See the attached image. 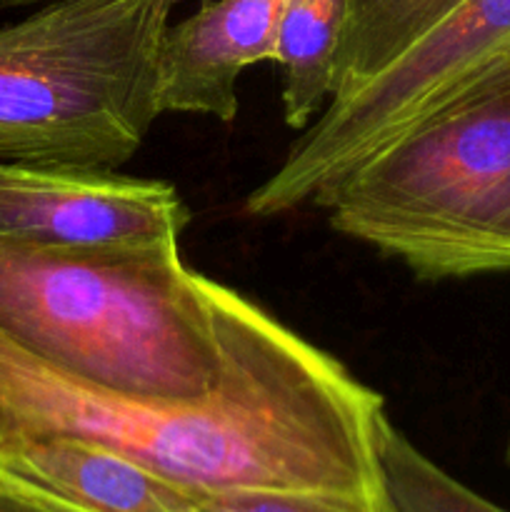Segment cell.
I'll use <instances>...</instances> for the list:
<instances>
[{
    "label": "cell",
    "instance_id": "6da1fadb",
    "mask_svg": "<svg viewBox=\"0 0 510 512\" xmlns=\"http://www.w3.org/2000/svg\"><path fill=\"white\" fill-rule=\"evenodd\" d=\"M223 368L205 398L113 393L0 335V453L43 438L115 450L198 495L340 490L385 495L383 398L335 355L213 280Z\"/></svg>",
    "mask_w": 510,
    "mask_h": 512
},
{
    "label": "cell",
    "instance_id": "7a4b0ae2",
    "mask_svg": "<svg viewBox=\"0 0 510 512\" xmlns=\"http://www.w3.org/2000/svg\"><path fill=\"white\" fill-rule=\"evenodd\" d=\"M0 335L133 398H205L223 368L213 278L180 248L83 253L0 238Z\"/></svg>",
    "mask_w": 510,
    "mask_h": 512
},
{
    "label": "cell",
    "instance_id": "3957f363",
    "mask_svg": "<svg viewBox=\"0 0 510 512\" xmlns=\"http://www.w3.org/2000/svg\"><path fill=\"white\" fill-rule=\"evenodd\" d=\"M310 203L420 280L510 273V70L473 85Z\"/></svg>",
    "mask_w": 510,
    "mask_h": 512
},
{
    "label": "cell",
    "instance_id": "277c9868",
    "mask_svg": "<svg viewBox=\"0 0 510 512\" xmlns=\"http://www.w3.org/2000/svg\"><path fill=\"white\" fill-rule=\"evenodd\" d=\"M180 0H48L0 28V160L115 170L160 118L158 55Z\"/></svg>",
    "mask_w": 510,
    "mask_h": 512
},
{
    "label": "cell",
    "instance_id": "5b68a950",
    "mask_svg": "<svg viewBox=\"0 0 510 512\" xmlns=\"http://www.w3.org/2000/svg\"><path fill=\"white\" fill-rule=\"evenodd\" d=\"M503 70H510V0H463L375 78L335 95L250 190L245 213L273 218L310 203L330 180Z\"/></svg>",
    "mask_w": 510,
    "mask_h": 512
},
{
    "label": "cell",
    "instance_id": "8992f818",
    "mask_svg": "<svg viewBox=\"0 0 510 512\" xmlns=\"http://www.w3.org/2000/svg\"><path fill=\"white\" fill-rule=\"evenodd\" d=\"M190 210L165 180L0 160V238L83 253L180 248Z\"/></svg>",
    "mask_w": 510,
    "mask_h": 512
},
{
    "label": "cell",
    "instance_id": "52a82bcc",
    "mask_svg": "<svg viewBox=\"0 0 510 512\" xmlns=\"http://www.w3.org/2000/svg\"><path fill=\"white\" fill-rule=\"evenodd\" d=\"M288 0H203L170 23L158 55L160 113L238 118V80L245 68L275 60Z\"/></svg>",
    "mask_w": 510,
    "mask_h": 512
},
{
    "label": "cell",
    "instance_id": "ba28073f",
    "mask_svg": "<svg viewBox=\"0 0 510 512\" xmlns=\"http://www.w3.org/2000/svg\"><path fill=\"white\" fill-rule=\"evenodd\" d=\"M0 470L85 512H195L203 495L145 465L75 438H43L0 453Z\"/></svg>",
    "mask_w": 510,
    "mask_h": 512
},
{
    "label": "cell",
    "instance_id": "9c48e42d",
    "mask_svg": "<svg viewBox=\"0 0 510 512\" xmlns=\"http://www.w3.org/2000/svg\"><path fill=\"white\" fill-rule=\"evenodd\" d=\"M348 28V0H288L273 63L283 70L280 100L288 128L305 130L335 95Z\"/></svg>",
    "mask_w": 510,
    "mask_h": 512
},
{
    "label": "cell",
    "instance_id": "30bf717a",
    "mask_svg": "<svg viewBox=\"0 0 510 512\" xmlns=\"http://www.w3.org/2000/svg\"><path fill=\"white\" fill-rule=\"evenodd\" d=\"M460 3L463 0H348L335 95L375 78Z\"/></svg>",
    "mask_w": 510,
    "mask_h": 512
},
{
    "label": "cell",
    "instance_id": "8fae6325",
    "mask_svg": "<svg viewBox=\"0 0 510 512\" xmlns=\"http://www.w3.org/2000/svg\"><path fill=\"white\" fill-rule=\"evenodd\" d=\"M378 458L390 512H510L445 473L388 418L380 425Z\"/></svg>",
    "mask_w": 510,
    "mask_h": 512
},
{
    "label": "cell",
    "instance_id": "7c38bea8",
    "mask_svg": "<svg viewBox=\"0 0 510 512\" xmlns=\"http://www.w3.org/2000/svg\"><path fill=\"white\" fill-rule=\"evenodd\" d=\"M195 512H390L385 495L340 490H225L203 495Z\"/></svg>",
    "mask_w": 510,
    "mask_h": 512
},
{
    "label": "cell",
    "instance_id": "4fadbf2b",
    "mask_svg": "<svg viewBox=\"0 0 510 512\" xmlns=\"http://www.w3.org/2000/svg\"><path fill=\"white\" fill-rule=\"evenodd\" d=\"M0 512H85L0 470Z\"/></svg>",
    "mask_w": 510,
    "mask_h": 512
},
{
    "label": "cell",
    "instance_id": "5bb4252c",
    "mask_svg": "<svg viewBox=\"0 0 510 512\" xmlns=\"http://www.w3.org/2000/svg\"><path fill=\"white\" fill-rule=\"evenodd\" d=\"M30 3H48V0H0V5H30Z\"/></svg>",
    "mask_w": 510,
    "mask_h": 512
},
{
    "label": "cell",
    "instance_id": "9a60e30c",
    "mask_svg": "<svg viewBox=\"0 0 510 512\" xmlns=\"http://www.w3.org/2000/svg\"><path fill=\"white\" fill-rule=\"evenodd\" d=\"M505 458H508V463H510V433H508V445H505Z\"/></svg>",
    "mask_w": 510,
    "mask_h": 512
}]
</instances>
